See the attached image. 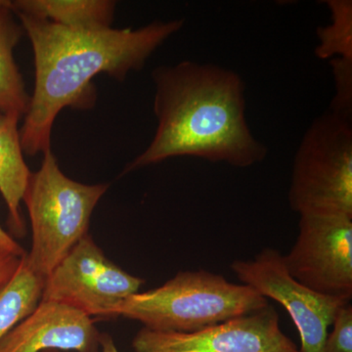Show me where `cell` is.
Here are the masks:
<instances>
[{"mask_svg": "<svg viewBox=\"0 0 352 352\" xmlns=\"http://www.w3.org/2000/svg\"><path fill=\"white\" fill-rule=\"evenodd\" d=\"M34 51L36 82L24 124L20 129L25 154L51 149V131L57 116L67 107H94L92 80L107 74L124 82L175 32L184 20L154 21L138 29L98 31L69 29L50 21L16 13Z\"/></svg>", "mask_w": 352, "mask_h": 352, "instance_id": "6da1fadb", "label": "cell"}, {"mask_svg": "<svg viewBox=\"0 0 352 352\" xmlns=\"http://www.w3.org/2000/svg\"><path fill=\"white\" fill-rule=\"evenodd\" d=\"M152 78L156 133L122 175L175 157L241 168L265 159L267 148L254 138L245 119V85L237 73L186 60L157 67Z\"/></svg>", "mask_w": 352, "mask_h": 352, "instance_id": "7a4b0ae2", "label": "cell"}, {"mask_svg": "<svg viewBox=\"0 0 352 352\" xmlns=\"http://www.w3.org/2000/svg\"><path fill=\"white\" fill-rule=\"evenodd\" d=\"M268 305L248 285L231 283L207 270L182 271L159 288L129 296L111 318L139 321L156 332L193 333Z\"/></svg>", "mask_w": 352, "mask_h": 352, "instance_id": "3957f363", "label": "cell"}, {"mask_svg": "<svg viewBox=\"0 0 352 352\" xmlns=\"http://www.w3.org/2000/svg\"><path fill=\"white\" fill-rule=\"evenodd\" d=\"M109 187L71 179L51 149L43 153L41 168L32 173L23 196L31 220L32 249L25 256L32 272L46 279L87 235L92 212Z\"/></svg>", "mask_w": 352, "mask_h": 352, "instance_id": "277c9868", "label": "cell"}, {"mask_svg": "<svg viewBox=\"0 0 352 352\" xmlns=\"http://www.w3.org/2000/svg\"><path fill=\"white\" fill-rule=\"evenodd\" d=\"M289 203L300 215L352 219L351 116L330 110L310 124L294 159Z\"/></svg>", "mask_w": 352, "mask_h": 352, "instance_id": "5b68a950", "label": "cell"}, {"mask_svg": "<svg viewBox=\"0 0 352 352\" xmlns=\"http://www.w3.org/2000/svg\"><path fill=\"white\" fill-rule=\"evenodd\" d=\"M144 280L132 276L85 235L46 277L41 300L68 305L89 317L111 318L120 302L138 294Z\"/></svg>", "mask_w": 352, "mask_h": 352, "instance_id": "8992f818", "label": "cell"}, {"mask_svg": "<svg viewBox=\"0 0 352 352\" xmlns=\"http://www.w3.org/2000/svg\"><path fill=\"white\" fill-rule=\"evenodd\" d=\"M231 270L243 284L287 310L300 335L298 352H324L336 314L351 302L321 295L298 283L289 275L283 254L272 248L263 249L254 258L233 261Z\"/></svg>", "mask_w": 352, "mask_h": 352, "instance_id": "52a82bcc", "label": "cell"}, {"mask_svg": "<svg viewBox=\"0 0 352 352\" xmlns=\"http://www.w3.org/2000/svg\"><path fill=\"white\" fill-rule=\"evenodd\" d=\"M283 258L289 275L302 286L351 302V217L300 215L298 238Z\"/></svg>", "mask_w": 352, "mask_h": 352, "instance_id": "ba28073f", "label": "cell"}, {"mask_svg": "<svg viewBox=\"0 0 352 352\" xmlns=\"http://www.w3.org/2000/svg\"><path fill=\"white\" fill-rule=\"evenodd\" d=\"M273 305L193 333L143 328L134 338L136 352H298L280 328Z\"/></svg>", "mask_w": 352, "mask_h": 352, "instance_id": "9c48e42d", "label": "cell"}, {"mask_svg": "<svg viewBox=\"0 0 352 352\" xmlns=\"http://www.w3.org/2000/svg\"><path fill=\"white\" fill-rule=\"evenodd\" d=\"M102 335L87 314L61 303L41 300L34 311L2 339L0 352H99Z\"/></svg>", "mask_w": 352, "mask_h": 352, "instance_id": "30bf717a", "label": "cell"}, {"mask_svg": "<svg viewBox=\"0 0 352 352\" xmlns=\"http://www.w3.org/2000/svg\"><path fill=\"white\" fill-rule=\"evenodd\" d=\"M21 118L0 113V193L8 208V223L16 236L25 235V223L21 212L25 187L32 171L24 160L21 144Z\"/></svg>", "mask_w": 352, "mask_h": 352, "instance_id": "8fae6325", "label": "cell"}, {"mask_svg": "<svg viewBox=\"0 0 352 352\" xmlns=\"http://www.w3.org/2000/svg\"><path fill=\"white\" fill-rule=\"evenodd\" d=\"M117 2L111 0H16L14 13L50 21L69 29L98 31L112 28Z\"/></svg>", "mask_w": 352, "mask_h": 352, "instance_id": "7c38bea8", "label": "cell"}, {"mask_svg": "<svg viewBox=\"0 0 352 352\" xmlns=\"http://www.w3.org/2000/svg\"><path fill=\"white\" fill-rule=\"evenodd\" d=\"M24 34L15 20L10 1L0 6V113H12L22 119L27 115L31 96L14 59V48Z\"/></svg>", "mask_w": 352, "mask_h": 352, "instance_id": "4fadbf2b", "label": "cell"}, {"mask_svg": "<svg viewBox=\"0 0 352 352\" xmlns=\"http://www.w3.org/2000/svg\"><path fill=\"white\" fill-rule=\"evenodd\" d=\"M25 254L15 275L0 293V342L34 311L43 298L45 279L32 272Z\"/></svg>", "mask_w": 352, "mask_h": 352, "instance_id": "5bb4252c", "label": "cell"}, {"mask_svg": "<svg viewBox=\"0 0 352 352\" xmlns=\"http://www.w3.org/2000/svg\"><path fill=\"white\" fill-rule=\"evenodd\" d=\"M326 4L331 11L332 23L317 28V38L320 43L315 50V54L322 60H352L351 0H327Z\"/></svg>", "mask_w": 352, "mask_h": 352, "instance_id": "9a60e30c", "label": "cell"}, {"mask_svg": "<svg viewBox=\"0 0 352 352\" xmlns=\"http://www.w3.org/2000/svg\"><path fill=\"white\" fill-rule=\"evenodd\" d=\"M336 82V95L330 110L351 116L352 60L333 58L330 60Z\"/></svg>", "mask_w": 352, "mask_h": 352, "instance_id": "2e32d148", "label": "cell"}, {"mask_svg": "<svg viewBox=\"0 0 352 352\" xmlns=\"http://www.w3.org/2000/svg\"><path fill=\"white\" fill-rule=\"evenodd\" d=\"M332 333H328L324 352H352V307L351 303L338 310L333 321Z\"/></svg>", "mask_w": 352, "mask_h": 352, "instance_id": "e0dca14e", "label": "cell"}, {"mask_svg": "<svg viewBox=\"0 0 352 352\" xmlns=\"http://www.w3.org/2000/svg\"><path fill=\"white\" fill-rule=\"evenodd\" d=\"M23 256H17L0 247V293L15 275Z\"/></svg>", "mask_w": 352, "mask_h": 352, "instance_id": "ac0fdd59", "label": "cell"}, {"mask_svg": "<svg viewBox=\"0 0 352 352\" xmlns=\"http://www.w3.org/2000/svg\"><path fill=\"white\" fill-rule=\"evenodd\" d=\"M0 247L19 256H25L27 252L6 231L3 230L1 226H0Z\"/></svg>", "mask_w": 352, "mask_h": 352, "instance_id": "d6986e66", "label": "cell"}, {"mask_svg": "<svg viewBox=\"0 0 352 352\" xmlns=\"http://www.w3.org/2000/svg\"><path fill=\"white\" fill-rule=\"evenodd\" d=\"M101 352H119L118 351L117 347H116L115 342L112 338L107 333H103L101 339ZM43 352H60L57 349H48V351H44Z\"/></svg>", "mask_w": 352, "mask_h": 352, "instance_id": "ffe728a7", "label": "cell"}, {"mask_svg": "<svg viewBox=\"0 0 352 352\" xmlns=\"http://www.w3.org/2000/svg\"><path fill=\"white\" fill-rule=\"evenodd\" d=\"M6 1V0H0V6H1L3 2Z\"/></svg>", "mask_w": 352, "mask_h": 352, "instance_id": "44dd1931", "label": "cell"}]
</instances>
